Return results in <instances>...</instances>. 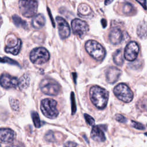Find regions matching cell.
Masks as SVG:
<instances>
[{"mask_svg": "<svg viewBox=\"0 0 147 147\" xmlns=\"http://www.w3.org/2000/svg\"><path fill=\"white\" fill-rule=\"evenodd\" d=\"M40 109L42 113L49 119H55L59 114L57 102L51 98H46L42 100Z\"/></svg>", "mask_w": 147, "mask_h": 147, "instance_id": "obj_3", "label": "cell"}, {"mask_svg": "<svg viewBox=\"0 0 147 147\" xmlns=\"http://www.w3.org/2000/svg\"><path fill=\"white\" fill-rule=\"evenodd\" d=\"M64 145L65 146H71V147H72V146H77V144H76L75 142H73L69 141V142H66Z\"/></svg>", "mask_w": 147, "mask_h": 147, "instance_id": "obj_34", "label": "cell"}, {"mask_svg": "<svg viewBox=\"0 0 147 147\" xmlns=\"http://www.w3.org/2000/svg\"><path fill=\"white\" fill-rule=\"evenodd\" d=\"M113 92L117 98L123 102H130L133 98V93L130 88L124 83H119L117 85Z\"/></svg>", "mask_w": 147, "mask_h": 147, "instance_id": "obj_7", "label": "cell"}, {"mask_svg": "<svg viewBox=\"0 0 147 147\" xmlns=\"http://www.w3.org/2000/svg\"><path fill=\"white\" fill-rule=\"evenodd\" d=\"M78 14L82 18L89 19L94 16V12L90 6L83 3L78 7Z\"/></svg>", "mask_w": 147, "mask_h": 147, "instance_id": "obj_15", "label": "cell"}, {"mask_svg": "<svg viewBox=\"0 0 147 147\" xmlns=\"http://www.w3.org/2000/svg\"><path fill=\"white\" fill-rule=\"evenodd\" d=\"M32 118L34 126L37 128L40 127L41 126V122L38 113L37 112L33 111L32 113Z\"/></svg>", "mask_w": 147, "mask_h": 147, "instance_id": "obj_23", "label": "cell"}, {"mask_svg": "<svg viewBox=\"0 0 147 147\" xmlns=\"http://www.w3.org/2000/svg\"><path fill=\"white\" fill-rule=\"evenodd\" d=\"M137 33L141 39L147 38V22L146 21L141 22L137 27Z\"/></svg>", "mask_w": 147, "mask_h": 147, "instance_id": "obj_19", "label": "cell"}, {"mask_svg": "<svg viewBox=\"0 0 147 147\" xmlns=\"http://www.w3.org/2000/svg\"><path fill=\"white\" fill-rule=\"evenodd\" d=\"M114 0H105V4L106 5L110 4Z\"/></svg>", "mask_w": 147, "mask_h": 147, "instance_id": "obj_37", "label": "cell"}, {"mask_svg": "<svg viewBox=\"0 0 147 147\" xmlns=\"http://www.w3.org/2000/svg\"><path fill=\"white\" fill-rule=\"evenodd\" d=\"M145 134L147 136V132H146V133H145Z\"/></svg>", "mask_w": 147, "mask_h": 147, "instance_id": "obj_38", "label": "cell"}, {"mask_svg": "<svg viewBox=\"0 0 147 147\" xmlns=\"http://www.w3.org/2000/svg\"><path fill=\"white\" fill-rule=\"evenodd\" d=\"M115 118L118 122L121 123H125L127 121V119L123 115L121 114H117L115 117Z\"/></svg>", "mask_w": 147, "mask_h": 147, "instance_id": "obj_31", "label": "cell"}, {"mask_svg": "<svg viewBox=\"0 0 147 147\" xmlns=\"http://www.w3.org/2000/svg\"><path fill=\"white\" fill-rule=\"evenodd\" d=\"M139 46L135 41L129 42L125 47L124 57L128 61H134L139 53Z\"/></svg>", "mask_w": 147, "mask_h": 147, "instance_id": "obj_9", "label": "cell"}, {"mask_svg": "<svg viewBox=\"0 0 147 147\" xmlns=\"http://www.w3.org/2000/svg\"><path fill=\"white\" fill-rule=\"evenodd\" d=\"M0 62L1 63H9L10 64L13 65H19V64L17 61L10 59L7 57H0Z\"/></svg>", "mask_w": 147, "mask_h": 147, "instance_id": "obj_27", "label": "cell"}, {"mask_svg": "<svg viewBox=\"0 0 147 147\" xmlns=\"http://www.w3.org/2000/svg\"><path fill=\"white\" fill-rule=\"evenodd\" d=\"M12 19L13 21L14 24H15V25L17 27H21V28H27V22L23 20L20 17H19L18 16L14 14L12 16Z\"/></svg>", "mask_w": 147, "mask_h": 147, "instance_id": "obj_22", "label": "cell"}, {"mask_svg": "<svg viewBox=\"0 0 147 147\" xmlns=\"http://www.w3.org/2000/svg\"><path fill=\"white\" fill-rule=\"evenodd\" d=\"M91 138L96 142H104L106 137L103 131L99 126H94L91 132Z\"/></svg>", "mask_w": 147, "mask_h": 147, "instance_id": "obj_17", "label": "cell"}, {"mask_svg": "<svg viewBox=\"0 0 147 147\" xmlns=\"http://www.w3.org/2000/svg\"><path fill=\"white\" fill-rule=\"evenodd\" d=\"M122 71L115 67H110L106 71V79L107 82L110 84L115 83L120 77Z\"/></svg>", "mask_w": 147, "mask_h": 147, "instance_id": "obj_12", "label": "cell"}, {"mask_svg": "<svg viewBox=\"0 0 147 147\" xmlns=\"http://www.w3.org/2000/svg\"><path fill=\"white\" fill-rule=\"evenodd\" d=\"M41 92L50 96L57 95L60 90V84L52 78H45L40 83Z\"/></svg>", "mask_w": 147, "mask_h": 147, "instance_id": "obj_4", "label": "cell"}, {"mask_svg": "<svg viewBox=\"0 0 147 147\" xmlns=\"http://www.w3.org/2000/svg\"><path fill=\"white\" fill-rule=\"evenodd\" d=\"M0 84L5 88H16L18 84V79L7 74H3L0 78Z\"/></svg>", "mask_w": 147, "mask_h": 147, "instance_id": "obj_11", "label": "cell"}, {"mask_svg": "<svg viewBox=\"0 0 147 147\" xmlns=\"http://www.w3.org/2000/svg\"><path fill=\"white\" fill-rule=\"evenodd\" d=\"M19 8L22 15L25 17H33L37 10L36 0H20Z\"/></svg>", "mask_w": 147, "mask_h": 147, "instance_id": "obj_6", "label": "cell"}, {"mask_svg": "<svg viewBox=\"0 0 147 147\" xmlns=\"http://www.w3.org/2000/svg\"><path fill=\"white\" fill-rule=\"evenodd\" d=\"M141 5V6L143 7V8L145 10L147 9L146 6V0H136Z\"/></svg>", "mask_w": 147, "mask_h": 147, "instance_id": "obj_33", "label": "cell"}, {"mask_svg": "<svg viewBox=\"0 0 147 147\" xmlns=\"http://www.w3.org/2000/svg\"><path fill=\"white\" fill-rule=\"evenodd\" d=\"M84 118L87 122V123L90 125V126H94L95 125V121H94V119L91 117L90 116V115L87 114H84Z\"/></svg>", "mask_w": 147, "mask_h": 147, "instance_id": "obj_28", "label": "cell"}, {"mask_svg": "<svg viewBox=\"0 0 147 147\" xmlns=\"http://www.w3.org/2000/svg\"><path fill=\"white\" fill-rule=\"evenodd\" d=\"M45 139L47 141L50 142H53L55 141V134L52 131H48L45 135Z\"/></svg>", "mask_w": 147, "mask_h": 147, "instance_id": "obj_26", "label": "cell"}, {"mask_svg": "<svg viewBox=\"0 0 147 147\" xmlns=\"http://www.w3.org/2000/svg\"><path fill=\"white\" fill-rule=\"evenodd\" d=\"M57 23L59 34L61 39H65L69 37L71 33L69 26L67 22L61 17L57 16L56 18Z\"/></svg>", "mask_w": 147, "mask_h": 147, "instance_id": "obj_10", "label": "cell"}, {"mask_svg": "<svg viewBox=\"0 0 147 147\" xmlns=\"http://www.w3.org/2000/svg\"><path fill=\"white\" fill-rule=\"evenodd\" d=\"M85 48L87 53L95 60L100 61L106 55V51L103 46L97 41L92 40L87 41L85 44Z\"/></svg>", "mask_w": 147, "mask_h": 147, "instance_id": "obj_2", "label": "cell"}, {"mask_svg": "<svg viewBox=\"0 0 147 147\" xmlns=\"http://www.w3.org/2000/svg\"><path fill=\"white\" fill-rule=\"evenodd\" d=\"M0 146H1V144H0Z\"/></svg>", "mask_w": 147, "mask_h": 147, "instance_id": "obj_39", "label": "cell"}, {"mask_svg": "<svg viewBox=\"0 0 147 147\" xmlns=\"http://www.w3.org/2000/svg\"><path fill=\"white\" fill-rule=\"evenodd\" d=\"M15 137V132L11 129L0 128V142L10 144L14 141Z\"/></svg>", "mask_w": 147, "mask_h": 147, "instance_id": "obj_13", "label": "cell"}, {"mask_svg": "<svg viewBox=\"0 0 147 147\" xmlns=\"http://www.w3.org/2000/svg\"><path fill=\"white\" fill-rule=\"evenodd\" d=\"M101 24L103 26V28H106V26H107V21L105 19H102L101 20Z\"/></svg>", "mask_w": 147, "mask_h": 147, "instance_id": "obj_35", "label": "cell"}, {"mask_svg": "<svg viewBox=\"0 0 147 147\" xmlns=\"http://www.w3.org/2000/svg\"><path fill=\"white\" fill-rule=\"evenodd\" d=\"M30 83V76L28 74H25L18 79V86L21 90H24L29 87Z\"/></svg>", "mask_w": 147, "mask_h": 147, "instance_id": "obj_20", "label": "cell"}, {"mask_svg": "<svg viewBox=\"0 0 147 147\" xmlns=\"http://www.w3.org/2000/svg\"><path fill=\"white\" fill-rule=\"evenodd\" d=\"M45 24V18L42 14H38L35 16L32 21V25L34 28L40 29Z\"/></svg>", "mask_w": 147, "mask_h": 147, "instance_id": "obj_18", "label": "cell"}, {"mask_svg": "<svg viewBox=\"0 0 147 147\" xmlns=\"http://www.w3.org/2000/svg\"><path fill=\"white\" fill-rule=\"evenodd\" d=\"M90 98L93 105L99 109H104L108 102L109 92L105 88L94 86L90 90Z\"/></svg>", "mask_w": 147, "mask_h": 147, "instance_id": "obj_1", "label": "cell"}, {"mask_svg": "<svg viewBox=\"0 0 147 147\" xmlns=\"http://www.w3.org/2000/svg\"><path fill=\"white\" fill-rule=\"evenodd\" d=\"M49 58V52L44 47L35 48L30 53V60L34 64L41 65L45 63Z\"/></svg>", "mask_w": 147, "mask_h": 147, "instance_id": "obj_5", "label": "cell"}, {"mask_svg": "<svg viewBox=\"0 0 147 147\" xmlns=\"http://www.w3.org/2000/svg\"><path fill=\"white\" fill-rule=\"evenodd\" d=\"M48 13H49V16H50V18H51V21H52V24H53V26L55 27V22H54V21H53V19L52 18V15H51V12H50V10H49V9L48 8Z\"/></svg>", "mask_w": 147, "mask_h": 147, "instance_id": "obj_36", "label": "cell"}, {"mask_svg": "<svg viewBox=\"0 0 147 147\" xmlns=\"http://www.w3.org/2000/svg\"><path fill=\"white\" fill-rule=\"evenodd\" d=\"M122 32L118 28H113L110 30L109 34V40L110 42L114 45L119 44L122 41Z\"/></svg>", "mask_w": 147, "mask_h": 147, "instance_id": "obj_14", "label": "cell"}, {"mask_svg": "<svg viewBox=\"0 0 147 147\" xmlns=\"http://www.w3.org/2000/svg\"><path fill=\"white\" fill-rule=\"evenodd\" d=\"M22 41L20 39L17 38L14 40V42H10L9 44L7 45L5 48V51L6 53H10L14 55H17L20 52V51L22 47Z\"/></svg>", "mask_w": 147, "mask_h": 147, "instance_id": "obj_16", "label": "cell"}, {"mask_svg": "<svg viewBox=\"0 0 147 147\" xmlns=\"http://www.w3.org/2000/svg\"><path fill=\"white\" fill-rule=\"evenodd\" d=\"M140 106L141 109L147 111V97L144 98L141 102H140Z\"/></svg>", "mask_w": 147, "mask_h": 147, "instance_id": "obj_32", "label": "cell"}, {"mask_svg": "<svg viewBox=\"0 0 147 147\" xmlns=\"http://www.w3.org/2000/svg\"><path fill=\"white\" fill-rule=\"evenodd\" d=\"M133 5L130 3L126 2L123 6L122 11L123 13L126 14H130L133 11Z\"/></svg>", "mask_w": 147, "mask_h": 147, "instance_id": "obj_25", "label": "cell"}, {"mask_svg": "<svg viewBox=\"0 0 147 147\" xmlns=\"http://www.w3.org/2000/svg\"><path fill=\"white\" fill-rule=\"evenodd\" d=\"M71 27L74 34L83 38L89 30L86 22L78 18L74 19L71 22Z\"/></svg>", "mask_w": 147, "mask_h": 147, "instance_id": "obj_8", "label": "cell"}, {"mask_svg": "<svg viewBox=\"0 0 147 147\" xmlns=\"http://www.w3.org/2000/svg\"><path fill=\"white\" fill-rule=\"evenodd\" d=\"M123 56L122 51L121 49H117L113 55L114 63L118 65H122L124 62Z\"/></svg>", "mask_w": 147, "mask_h": 147, "instance_id": "obj_21", "label": "cell"}, {"mask_svg": "<svg viewBox=\"0 0 147 147\" xmlns=\"http://www.w3.org/2000/svg\"><path fill=\"white\" fill-rule=\"evenodd\" d=\"M9 103L11 108L13 110L17 111L19 110V102L18 100L13 98H10Z\"/></svg>", "mask_w": 147, "mask_h": 147, "instance_id": "obj_24", "label": "cell"}, {"mask_svg": "<svg viewBox=\"0 0 147 147\" xmlns=\"http://www.w3.org/2000/svg\"><path fill=\"white\" fill-rule=\"evenodd\" d=\"M131 125L134 128L138 129V130L145 129V126L142 123L134 121H131Z\"/></svg>", "mask_w": 147, "mask_h": 147, "instance_id": "obj_29", "label": "cell"}, {"mask_svg": "<svg viewBox=\"0 0 147 147\" xmlns=\"http://www.w3.org/2000/svg\"><path fill=\"white\" fill-rule=\"evenodd\" d=\"M71 106H72V114L74 115L76 112V110L74 92H72L71 94Z\"/></svg>", "mask_w": 147, "mask_h": 147, "instance_id": "obj_30", "label": "cell"}]
</instances>
